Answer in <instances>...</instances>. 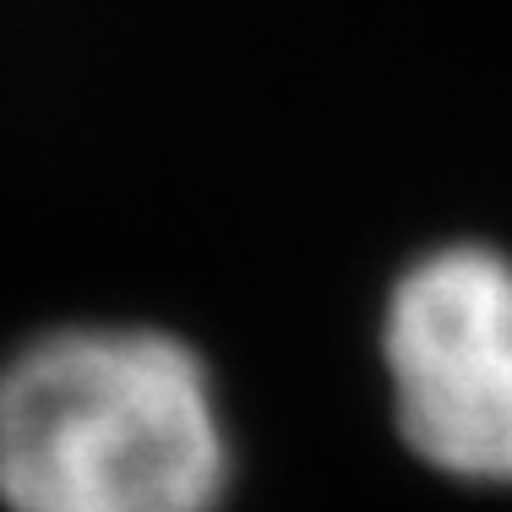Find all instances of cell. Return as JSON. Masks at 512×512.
Masks as SVG:
<instances>
[{
    "instance_id": "7a4b0ae2",
    "label": "cell",
    "mask_w": 512,
    "mask_h": 512,
    "mask_svg": "<svg viewBox=\"0 0 512 512\" xmlns=\"http://www.w3.org/2000/svg\"><path fill=\"white\" fill-rule=\"evenodd\" d=\"M376 365L414 463L463 491H512V251L442 240L382 295Z\"/></svg>"
},
{
    "instance_id": "6da1fadb",
    "label": "cell",
    "mask_w": 512,
    "mask_h": 512,
    "mask_svg": "<svg viewBox=\"0 0 512 512\" xmlns=\"http://www.w3.org/2000/svg\"><path fill=\"white\" fill-rule=\"evenodd\" d=\"M240 480L213 360L148 316H66L0 355V512H224Z\"/></svg>"
}]
</instances>
